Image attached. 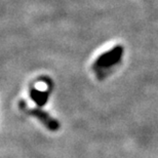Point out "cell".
Wrapping results in <instances>:
<instances>
[{
    "label": "cell",
    "instance_id": "1",
    "mask_svg": "<svg viewBox=\"0 0 158 158\" xmlns=\"http://www.w3.org/2000/svg\"><path fill=\"white\" fill-rule=\"evenodd\" d=\"M123 46L116 45L109 49L108 52L102 53L93 65L94 71L96 72L97 75L105 74L106 71L110 70L113 66H116L121 61V58L123 56Z\"/></svg>",
    "mask_w": 158,
    "mask_h": 158
},
{
    "label": "cell",
    "instance_id": "2",
    "mask_svg": "<svg viewBox=\"0 0 158 158\" xmlns=\"http://www.w3.org/2000/svg\"><path fill=\"white\" fill-rule=\"evenodd\" d=\"M20 107L23 110H25L28 114L32 115L35 118L38 119L47 129H49V131H58V129L60 128V123H59L58 120L53 119L52 116L48 114V113H46L45 111H43V110H41L39 108H33V109L29 108V107L27 106V104L25 103L24 101H21Z\"/></svg>",
    "mask_w": 158,
    "mask_h": 158
},
{
    "label": "cell",
    "instance_id": "3",
    "mask_svg": "<svg viewBox=\"0 0 158 158\" xmlns=\"http://www.w3.org/2000/svg\"><path fill=\"white\" fill-rule=\"evenodd\" d=\"M30 96L37 105L43 106L46 103L47 98H48V93H46V91H39L35 89V88H31Z\"/></svg>",
    "mask_w": 158,
    "mask_h": 158
}]
</instances>
